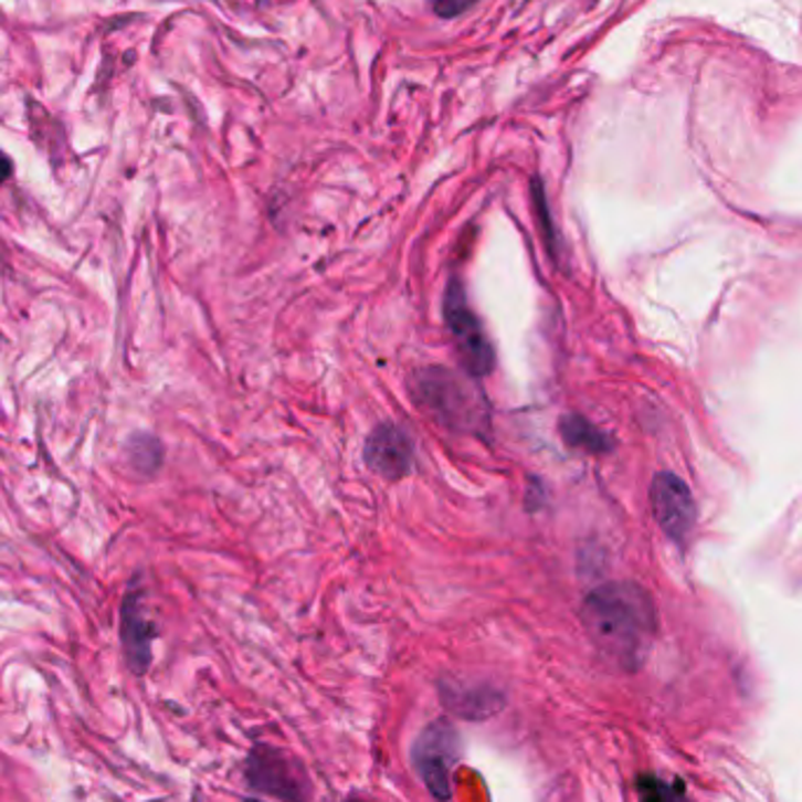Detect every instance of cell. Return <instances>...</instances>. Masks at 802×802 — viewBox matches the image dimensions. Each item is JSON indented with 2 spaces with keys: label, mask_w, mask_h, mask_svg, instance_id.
Wrapping results in <instances>:
<instances>
[{
  "label": "cell",
  "mask_w": 802,
  "mask_h": 802,
  "mask_svg": "<svg viewBox=\"0 0 802 802\" xmlns=\"http://www.w3.org/2000/svg\"><path fill=\"white\" fill-rule=\"evenodd\" d=\"M580 615L591 645L608 664L626 674L639 672L657 636V608L641 584L597 587L587 594Z\"/></svg>",
  "instance_id": "obj_1"
},
{
  "label": "cell",
  "mask_w": 802,
  "mask_h": 802,
  "mask_svg": "<svg viewBox=\"0 0 802 802\" xmlns=\"http://www.w3.org/2000/svg\"><path fill=\"white\" fill-rule=\"evenodd\" d=\"M415 404L436 423L457 432H476L486 420L482 397L449 369H420L411 378Z\"/></svg>",
  "instance_id": "obj_2"
},
{
  "label": "cell",
  "mask_w": 802,
  "mask_h": 802,
  "mask_svg": "<svg viewBox=\"0 0 802 802\" xmlns=\"http://www.w3.org/2000/svg\"><path fill=\"white\" fill-rule=\"evenodd\" d=\"M457 760H461V737L449 720H432L413 741L411 762L415 774L436 800H451V772Z\"/></svg>",
  "instance_id": "obj_3"
},
{
  "label": "cell",
  "mask_w": 802,
  "mask_h": 802,
  "mask_svg": "<svg viewBox=\"0 0 802 802\" xmlns=\"http://www.w3.org/2000/svg\"><path fill=\"white\" fill-rule=\"evenodd\" d=\"M444 319L449 334L453 338V346L457 357H461L463 367L472 376H486L493 369V346L488 334L484 329L482 319L474 315L461 282H451L446 298H444Z\"/></svg>",
  "instance_id": "obj_4"
},
{
  "label": "cell",
  "mask_w": 802,
  "mask_h": 802,
  "mask_svg": "<svg viewBox=\"0 0 802 802\" xmlns=\"http://www.w3.org/2000/svg\"><path fill=\"white\" fill-rule=\"evenodd\" d=\"M252 787L258 791L271 793L286 802H305L308 798L310 781L305 777L298 762L279 749L258 747L250 756V768H246Z\"/></svg>",
  "instance_id": "obj_5"
},
{
  "label": "cell",
  "mask_w": 802,
  "mask_h": 802,
  "mask_svg": "<svg viewBox=\"0 0 802 802\" xmlns=\"http://www.w3.org/2000/svg\"><path fill=\"white\" fill-rule=\"evenodd\" d=\"M651 503L659 528L674 542H685L695 528V500L693 493L680 476L672 472H659L651 486Z\"/></svg>",
  "instance_id": "obj_6"
},
{
  "label": "cell",
  "mask_w": 802,
  "mask_h": 802,
  "mask_svg": "<svg viewBox=\"0 0 802 802\" xmlns=\"http://www.w3.org/2000/svg\"><path fill=\"white\" fill-rule=\"evenodd\" d=\"M365 461L371 472L386 476V479H401L411 469L413 446L399 428L378 425L367 439Z\"/></svg>",
  "instance_id": "obj_7"
},
{
  "label": "cell",
  "mask_w": 802,
  "mask_h": 802,
  "mask_svg": "<svg viewBox=\"0 0 802 802\" xmlns=\"http://www.w3.org/2000/svg\"><path fill=\"white\" fill-rule=\"evenodd\" d=\"M120 634L127 664L137 676H144L152 662V641H156V626H152L150 618L146 615L141 594L131 591L125 597L123 603V620H120Z\"/></svg>",
  "instance_id": "obj_8"
},
{
  "label": "cell",
  "mask_w": 802,
  "mask_h": 802,
  "mask_svg": "<svg viewBox=\"0 0 802 802\" xmlns=\"http://www.w3.org/2000/svg\"><path fill=\"white\" fill-rule=\"evenodd\" d=\"M444 704L449 709L463 718H486L498 714V709L503 706V697L493 690H479V687H472V690H465V687H455V690H444L442 693Z\"/></svg>",
  "instance_id": "obj_9"
},
{
  "label": "cell",
  "mask_w": 802,
  "mask_h": 802,
  "mask_svg": "<svg viewBox=\"0 0 802 802\" xmlns=\"http://www.w3.org/2000/svg\"><path fill=\"white\" fill-rule=\"evenodd\" d=\"M559 432L570 449H580L584 453H594V455L610 451V436L582 415H563L559 423Z\"/></svg>",
  "instance_id": "obj_10"
},
{
  "label": "cell",
  "mask_w": 802,
  "mask_h": 802,
  "mask_svg": "<svg viewBox=\"0 0 802 802\" xmlns=\"http://www.w3.org/2000/svg\"><path fill=\"white\" fill-rule=\"evenodd\" d=\"M636 791L641 802H695L687 795L683 781H664L655 774H641Z\"/></svg>",
  "instance_id": "obj_11"
},
{
  "label": "cell",
  "mask_w": 802,
  "mask_h": 802,
  "mask_svg": "<svg viewBox=\"0 0 802 802\" xmlns=\"http://www.w3.org/2000/svg\"><path fill=\"white\" fill-rule=\"evenodd\" d=\"M479 0H434V14L442 19H455L472 10Z\"/></svg>",
  "instance_id": "obj_12"
},
{
  "label": "cell",
  "mask_w": 802,
  "mask_h": 802,
  "mask_svg": "<svg viewBox=\"0 0 802 802\" xmlns=\"http://www.w3.org/2000/svg\"><path fill=\"white\" fill-rule=\"evenodd\" d=\"M12 177V160L0 150V186H3Z\"/></svg>",
  "instance_id": "obj_13"
},
{
  "label": "cell",
  "mask_w": 802,
  "mask_h": 802,
  "mask_svg": "<svg viewBox=\"0 0 802 802\" xmlns=\"http://www.w3.org/2000/svg\"><path fill=\"white\" fill-rule=\"evenodd\" d=\"M246 802H261V800H252V798H250V800H246Z\"/></svg>",
  "instance_id": "obj_14"
}]
</instances>
